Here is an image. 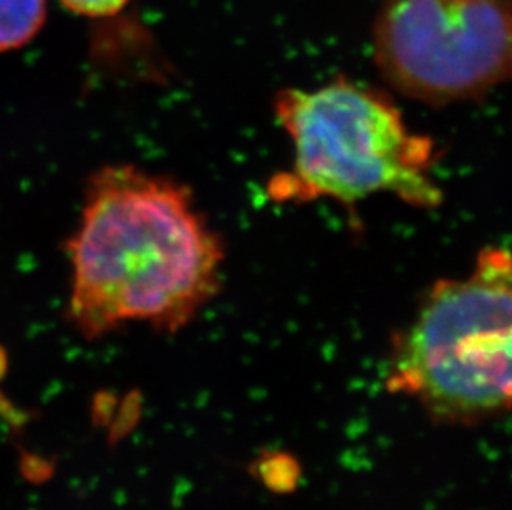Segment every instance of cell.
Wrapping results in <instances>:
<instances>
[{"mask_svg": "<svg viewBox=\"0 0 512 510\" xmlns=\"http://www.w3.org/2000/svg\"><path fill=\"white\" fill-rule=\"evenodd\" d=\"M67 252V317L88 340L128 323L176 333L221 289L223 241L189 188L131 164L90 176Z\"/></svg>", "mask_w": 512, "mask_h": 510, "instance_id": "cell-1", "label": "cell"}, {"mask_svg": "<svg viewBox=\"0 0 512 510\" xmlns=\"http://www.w3.org/2000/svg\"><path fill=\"white\" fill-rule=\"evenodd\" d=\"M385 385L436 423L512 411V252L486 247L468 277L433 284L395 335Z\"/></svg>", "mask_w": 512, "mask_h": 510, "instance_id": "cell-2", "label": "cell"}, {"mask_svg": "<svg viewBox=\"0 0 512 510\" xmlns=\"http://www.w3.org/2000/svg\"><path fill=\"white\" fill-rule=\"evenodd\" d=\"M274 111L294 145L292 168L267 186L274 203L330 198L353 207L377 193L418 209L443 203L431 179L435 141L413 133L382 92L340 77L315 90L285 88Z\"/></svg>", "mask_w": 512, "mask_h": 510, "instance_id": "cell-3", "label": "cell"}, {"mask_svg": "<svg viewBox=\"0 0 512 510\" xmlns=\"http://www.w3.org/2000/svg\"><path fill=\"white\" fill-rule=\"evenodd\" d=\"M372 39L378 70L405 97L478 100L512 77V0H383Z\"/></svg>", "mask_w": 512, "mask_h": 510, "instance_id": "cell-4", "label": "cell"}, {"mask_svg": "<svg viewBox=\"0 0 512 510\" xmlns=\"http://www.w3.org/2000/svg\"><path fill=\"white\" fill-rule=\"evenodd\" d=\"M45 20L47 0H0V53L30 44Z\"/></svg>", "mask_w": 512, "mask_h": 510, "instance_id": "cell-5", "label": "cell"}, {"mask_svg": "<svg viewBox=\"0 0 512 510\" xmlns=\"http://www.w3.org/2000/svg\"><path fill=\"white\" fill-rule=\"evenodd\" d=\"M259 476L271 489L290 487V481H297V464L287 456H271L259 461Z\"/></svg>", "mask_w": 512, "mask_h": 510, "instance_id": "cell-6", "label": "cell"}, {"mask_svg": "<svg viewBox=\"0 0 512 510\" xmlns=\"http://www.w3.org/2000/svg\"><path fill=\"white\" fill-rule=\"evenodd\" d=\"M130 0H60V4L73 14L105 19L120 14Z\"/></svg>", "mask_w": 512, "mask_h": 510, "instance_id": "cell-7", "label": "cell"}, {"mask_svg": "<svg viewBox=\"0 0 512 510\" xmlns=\"http://www.w3.org/2000/svg\"><path fill=\"white\" fill-rule=\"evenodd\" d=\"M7 368H9V361H7V353H5L4 348L0 347V383L5 378V373H7Z\"/></svg>", "mask_w": 512, "mask_h": 510, "instance_id": "cell-8", "label": "cell"}]
</instances>
